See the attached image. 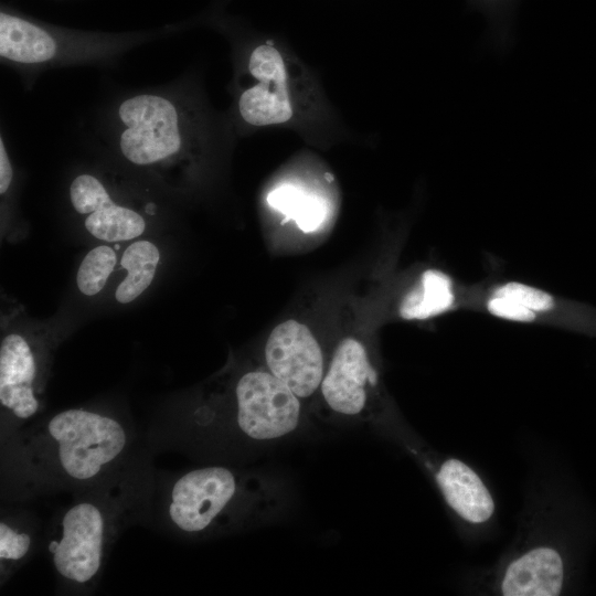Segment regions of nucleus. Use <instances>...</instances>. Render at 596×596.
<instances>
[{"label": "nucleus", "mask_w": 596, "mask_h": 596, "mask_svg": "<svg viewBox=\"0 0 596 596\" xmlns=\"http://www.w3.org/2000/svg\"><path fill=\"white\" fill-rule=\"evenodd\" d=\"M131 424L97 408H67L1 436V494L13 503L88 488L137 454Z\"/></svg>", "instance_id": "f257e3e1"}, {"label": "nucleus", "mask_w": 596, "mask_h": 596, "mask_svg": "<svg viewBox=\"0 0 596 596\" xmlns=\"http://www.w3.org/2000/svg\"><path fill=\"white\" fill-rule=\"evenodd\" d=\"M590 521L563 477L535 476L511 544L493 563L465 574L461 589L494 596L572 594L582 583L594 532Z\"/></svg>", "instance_id": "f03ea898"}, {"label": "nucleus", "mask_w": 596, "mask_h": 596, "mask_svg": "<svg viewBox=\"0 0 596 596\" xmlns=\"http://www.w3.org/2000/svg\"><path fill=\"white\" fill-rule=\"evenodd\" d=\"M309 408L263 364L232 371L156 422L152 443L200 454H234L300 432Z\"/></svg>", "instance_id": "7ed1b4c3"}, {"label": "nucleus", "mask_w": 596, "mask_h": 596, "mask_svg": "<svg viewBox=\"0 0 596 596\" xmlns=\"http://www.w3.org/2000/svg\"><path fill=\"white\" fill-rule=\"evenodd\" d=\"M156 481L150 457L137 453L106 479L73 493L47 531V554L64 589L94 588L120 534L151 519Z\"/></svg>", "instance_id": "20e7f679"}, {"label": "nucleus", "mask_w": 596, "mask_h": 596, "mask_svg": "<svg viewBox=\"0 0 596 596\" xmlns=\"http://www.w3.org/2000/svg\"><path fill=\"white\" fill-rule=\"evenodd\" d=\"M286 485L254 469L207 465L157 477L152 514L171 534L202 540L247 530L278 517Z\"/></svg>", "instance_id": "39448f33"}, {"label": "nucleus", "mask_w": 596, "mask_h": 596, "mask_svg": "<svg viewBox=\"0 0 596 596\" xmlns=\"http://www.w3.org/2000/svg\"><path fill=\"white\" fill-rule=\"evenodd\" d=\"M383 435L398 445L432 480L464 542L477 544L492 536L497 502L489 485L472 466L434 448L403 418Z\"/></svg>", "instance_id": "423d86ee"}, {"label": "nucleus", "mask_w": 596, "mask_h": 596, "mask_svg": "<svg viewBox=\"0 0 596 596\" xmlns=\"http://www.w3.org/2000/svg\"><path fill=\"white\" fill-rule=\"evenodd\" d=\"M312 403L324 419L365 423L381 434L401 417L382 387L370 349L352 336L342 338L329 355Z\"/></svg>", "instance_id": "0eeeda50"}, {"label": "nucleus", "mask_w": 596, "mask_h": 596, "mask_svg": "<svg viewBox=\"0 0 596 596\" xmlns=\"http://www.w3.org/2000/svg\"><path fill=\"white\" fill-rule=\"evenodd\" d=\"M49 340L12 330L0 343L1 436L29 423L44 407L52 364Z\"/></svg>", "instance_id": "6e6552de"}, {"label": "nucleus", "mask_w": 596, "mask_h": 596, "mask_svg": "<svg viewBox=\"0 0 596 596\" xmlns=\"http://www.w3.org/2000/svg\"><path fill=\"white\" fill-rule=\"evenodd\" d=\"M118 116L125 129L121 155L130 163L156 172L173 169L184 151L181 115L168 98L140 94L124 100Z\"/></svg>", "instance_id": "1a4fd4ad"}, {"label": "nucleus", "mask_w": 596, "mask_h": 596, "mask_svg": "<svg viewBox=\"0 0 596 596\" xmlns=\"http://www.w3.org/2000/svg\"><path fill=\"white\" fill-rule=\"evenodd\" d=\"M327 362L313 332L295 319L278 323L268 334L263 350V365L308 408L318 393Z\"/></svg>", "instance_id": "9d476101"}, {"label": "nucleus", "mask_w": 596, "mask_h": 596, "mask_svg": "<svg viewBox=\"0 0 596 596\" xmlns=\"http://www.w3.org/2000/svg\"><path fill=\"white\" fill-rule=\"evenodd\" d=\"M249 73L258 83L244 91L238 109L253 126L281 124L292 116L287 89V72L280 53L272 45L257 46L248 61Z\"/></svg>", "instance_id": "9b49d317"}, {"label": "nucleus", "mask_w": 596, "mask_h": 596, "mask_svg": "<svg viewBox=\"0 0 596 596\" xmlns=\"http://www.w3.org/2000/svg\"><path fill=\"white\" fill-rule=\"evenodd\" d=\"M70 200L77 213L86 215L84 226L97 240L121 242L145 232V219L135 210L115 203L102 181L92 174L83 173L72 181Z\"/></svg>", "instance_id": "f8f14e48"}, {"label": "nucleus", "mask_w": 596, "mask_h": 596, "mask_svg": "<svg viewBox=\"0 0 596 596\" xmlns=\"http://www.w3.org/2000/svg\"><path fill=\"white\" fill-rule=\"evenodd\" d=\"M57 52L53 35L39 24L7 11L0 13V55L20 64H40Z\"/></svg>", "instance_id": "ddd939ff"}, {"label": "nucleus", "mask_w": 596, "mask_h": 596, "mask_svg": "<svg viewBox=\"0 0 596 596\" xmlns=\"http://www.w3.org/2000/svg\"><path fill=\"white\" fill-rule=\"evenodd\" d=\"M40 522L31 511L12 508L0 519V583L3 585L31 557L39 540Z\"/></svg>", "instance_id": "4468645a"}, {"label": "nucleus", "mask_w": 596, "mask_h": 596, "mask_svg": "<svg viewBox=\"0 0 596 596\" xmlns=\"http://www.w3.org/2000/svg\"><path fill=\"white\" fill-rule=\"evenodd\" d=\"M456 295L451 277L439 269H426L416 287L401 301L398 312L405 320H425L448 311Z\"/></svg>", "instance_id": "2eb2a0df"}, {"label": "nucleus", "mask_w": 596, "mask_h": 596, "mask_svg": "<svg viewBox=\"0 0 596 596\" xmlns=\"http://www.w3.org/2000/svg\"><path fill=\"white\" fill-rule=\"evenodd\" d=\"M159 260L160 252L156 244L145 240L130 244L120 259L127 275L117 286L116 300L129 304L146 291L155 278Z\"/></svg>", "instance_id": "dca6fc26"}, {"label": "nucleus", "mask_w": 596, "mask_h": 596, "mask_svg": "<svg viewBox=\"0 0 596 596\" xmlns=\"http://www.w3.org/2000/svg\"><path fill=\"white\" fill-rule=\"evenodd\" d=\"M267 201L304 232L317 230L323 222L327 207L322 198L310 194L294 184H281L272 190Z\"/></svg>", "instance_id": "f3484780"}, {"label": "nucleus", "mask_w": 596, "mask_h": 596, "mask_svg": "<svg viewBox=\"0 0 596 596\" xmlns=\"http://www.w3.org/2000/svg\"><path fill=\"white\" fill-rule=\"evenodd\" d=\"M116 263L117 256L110 246L99 245L91 249L83 258L76 274L79 291L88 297L102 291Z\"/></svg>", "instance_id": "a211bd4d"}, {"label": "nucleus", "mask_w": 596, "mask_h": 596, "mask_svg": "<svg viewBox=\"0 0 596 596\" xmlns=\"http://www.w3.org/2000/svg\"><path fill=\"white\" fill-rule=\"evenodd\" d=\"M492 296L513 300L535 313L551 311L556 306L555 299L550 292L514 280L497 286L492 290Z\"/></svg>", "instance_id": "6ab92c4d"}, {"label": "nucleus", "mask_w": 596, "mask_h": 596, "mask_svg": "<svg viewBox=\"0 0 596 596\" xmlns=\"http://www.w3.org/2000/svg\"><path fill=\"white\" fill-rule=\"evenodd\" d=\"M486 308L493 317L513 322H533L538 315L513 300L497 296L487 300Z\"/></svg>", "instance_id": "aec40b11"}, {"label": "nucleus", "mask_w": 596, "mask_h": 596, "mask_svg": "<svg viewBox=\"0 0 596 596\" xmlns=\"http://www.w3.org/2000/svg\"><path fill=\"white\" fill-rule=\"evenodd\" d=\"M13 169L4 147L3 139L0 138V193L4 194L11 185Z\"/></svg>", "instance_id": "412c9836"}]
</instances>
